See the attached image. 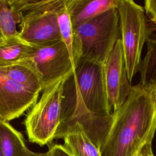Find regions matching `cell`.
<instances>
[{"mask_svg":"<svg viewBox=\"0 0 156 156\" xmlns=\"http://www.w3.org/2000/svg\"><path fill=\"white\" fill-rule=\"evenodd\" d=\"M156 132V107L141 84L132 86L123 105L113 115L108 133L100 147L102 156H133Z\"/></svg>","mask_w":156,"mask_h":156,"instance_id":"6da1fadb","label":"cell"},{"mask_svg":"<svg viewBox=\"0 0 156 156\" xmlns=\"http://www.w3.org/2000/svg\"><path fill=\"white\" fill-rule=\"evenodd\" d=\"M124 59L129 81L139 72L144 44L154 32L144 8L132 0H117Z\"/></svg>","mask_w":156,"mask_h":156,"instance_id":"7a4b0ae2","label":"cell"},{"mask_svg":"<svg viewBox=\"0 0 156 156\" xmlns=\"http://www.w3.org/2000/svg\"><path fill=\"white\" fill-rule=\"evenodd\" d=\"M73 30L80 57L104 63L121 38L118 11L110 9Z\"/></svg>","mask_w":156,"mask_h":156,"instance_id":"3957f363","label":"cell"},{"mask_svg":"<svg viewBox=\"0 0 156 156\" xmlns=\"http://www.w3.org/2000/svg\"><path fill=\"white\" fill-rule=\"evenodd\" d=\"M66 77L44 87L41 98L29 108L23 124L30 142L41 146L53 143L60 122L63 85Z\"/></svg>","mask_w":156,"mask_h":156,"instance_id":"277c9868","label":"cell"},{"mask_svg":"<svg viewBox=\"0 0 156 156\" xmlns=\"http://www.w3.org/2000/svg\"><path fill=\"white\" fill-rule=\"evenodd\" d=\"M112 120L113 115H99L90 111L65 80L61 105L60 122L55 139L61 138L69 126L78 122L90 140L100 149Z\"/></svg>","mask_w":156,"mask_h":156,"instance_id":"5b68a950","label":"cell"},{"mask_svg":"<svg viewBox=\"0 0 156 156\" xmlns=\"http://www.w3.org/2000/svg\"><path fill=\"white\" fill-rule=\"evenodd\" d=\"M66 82L90 111L112 115L108 111L104 63L81 57L76 63L74 71L67 76Z\"/></svg>","mask_w":156,"mask_h":156,"instance_id":"8992f818","label":"cell"},{"mask_svg":"<svg viewBox=\"0 0 156 156\" xmlns=\"http://www.w3.org/2000/svg\"><path fill=\"white\" fill-rule=\"evenodd\" d=\"M34 48L32 56L26 59L24 63L30 66L38 75L43 90L74 71L68 49L62 40L46 45L34 46Z\"/></svg>","mask_w":156,"mask_h":156,"instance_id":"52a82bcc","label":"cell"},{"mask_svg":"<svg viewBox=\"0 0 156 156\" xmlns=\"http://www.w3.org/2000/svg\"><path fill=\"white\" fill-rule=\"evenodd\" d=\"M104 71L108 111L113 115L125 102L132 89L127 77L121 38L105 60Z\"/></svg>","mask_w":156,"mask_h":156,"instance_id":"ba28073f","label":"cell"},{"mask_svg":"<svg viewBox=\"0 0 156 156\" xmlns=\"http://www.w3.org/2000/svg\"><path fill=\"white\" fill-rule=\"evenodd\" d=\"M39 94L0 73V121L20 117L37 101Z\"/></svg>","mask_w":156,"mask_h":156,"instance_id":"9c48e42d","label":"cell"},{"mask_svg":"<svg viewBox=\"0 0 156 156\" xmlns=\"http://www.w3.org/2000/svg\"><path fill=\"white\" fill-rule=\"evenodd\" d=\"M56 12H46L23 18L19 24V36L35 46L61 40Z\"/></svg>","mask_w":156,"mask_h":156,"instance_id":"30bf717a","label":"cell"},{"mask_svg":"<svg viewBox=\"0 0 156 156\" xmlns=\"http://www.w3.org/2000/svg\"><path fill=\"white\" fill-rule=\"evenodd\" d=\"M116 4L117 0H66V7L73 28L116 7Z\"/></svg>","mask_w":156,"mask_h":156,"instance_id":"8fae6325","label":"cell"},{"mask_svg":"<svg viewBox=\"0 0 156 156\" xmlns=\"http://www.w3.org/2000/svg\"><path fill=\"white\" fill-rule=\"evenodd\" d=\"M61 138L63 140V147L71 156H102L99 148L78 122L69 126Z\"/></svg>","mask_w":156,"mask_h":156,"instance_id":"7c38bea8","label":"cell"},{"mask_svg":"<svg viewBox=\"0 0 156 156\" xmlns=\"http://www.w3.org/2000/svg\"><path fill=\"white\" fill-rule=\"evenodd\" d=\"M32 46L19 35L4 39L0 42V67L20 64L32 56L34 51Z\"/></svg>","mask_w":156,"mask_h":156,"instance_id":"4fadbf2b","label":"cell"},{"mask_svg":"<svg viewBox=\"0 0 156 156\" xmlns=\"http://www.w3.org/2000/svg\"><path fill=\"white\" fill-rule=\"evenodd\" d=\"M0 148L3 156H25L29 151L23 135L8 122L1 121Z\"/></svg>","mask_w":156,"mask_h":156,"instance_id":"5bb4252c","label":"cell"},{"mask_svg":"<svg viewBox=\"0 0 156 156\" xmlns=\"http://www.w3.org/2000/svg\"><path fill=\"white\" fill-rule=\"evenodd\" d=\"M8 2L22 20L34 14L57 12L65 5V0H8Z\"/></svg>","mask_w":156,"mask_h":156,"instance_id":"9a60e30c","label":"cell"},{"mask_svg":"<svg viewBox=\"0 0 156 156\" xmlns=\"http://www.w3.org/2000/svg\"><path fill=\"white\" fill-rule=\"evenodd\" d=\"M56 15L62 40L68 49L75 68L76 63L81 57L77 50L73 25L66 7V0L65 5L56 12Z\"/></svg>","mask_w":156,"mask_h":156,"instance_id":"2e32d148","label":"cell"},{"mask_svg":"<svg viewBox=\"0 0 156 156\" xmlns=\"http://www.w3.org/2000/svg\"><path fill=\"white\" fill-rule=\"evenodd\" d=\"M21 21L20 16L12 10L8 0H0V32L2 38L19 35L16 25Z\"/></svg>","mask_w":156,"mask_h":156,"instance_id":"e0dca14e","label":"cell"},{"mask_svg":"<svg viewBox=\"0 0 156 156\" xmlns=\"http://www.w3.org/2000/svg\"><path fill=\"white\" fill-rule=\"evenodd\" d=\"M146 43L147 51L141 61L139 70L140 83L142 85L156 79V34H152Z\"/></svg>","mask_w":156,"mask_h":156,"instance_id":"ac0fdd59","label":"cell"},{"mask_svg":"<svg viewBox=\"0 0 156 156\" xmlns=\"http://www.w3.org/2000/svg\"><path fill=\"white\" fill-rule=\"evenodd\" d=\"M144 10L147 18L156 25V0H145Z\"/></svg>","mask_w":156,"mask_h":156,"instance_id":"d6986e66","label":"cell"},{"mask_svg":"<svg viewBox=\"0 0 156 156\" xmlns=\"http://www.w3.org/2000/svg\"><path fill=\"white\" fill-rule=\"evenodd\" d=\"M47 156H71L66 150L63 147V145L51 143L48 146Z\"/></svg>","mask_w":156,"mask_h":156,"instance_id":"ffe728a7","label":"cell"},{"mask_svg":"<svg viewBox=\"0 0 156 156\" xmlns=\"http://www.w3.org/2000/svg\"><path fill=\"white\" fill-rule=\"evenodd\" d=\"M152 141H149L146 143L133 156H154L152 151Z\"/></svg>","mask_w":156,"mask_h":156,"instance_id":"44dd1931","label":"cell"},{"mask_svg":"<svg viewBox=\"0 0 156 156\" xmlns=\"http://www.w3.org/2000/svg\"><path fill=\"white\" fill-rule=\"evenodd\" d=\"M151 95L152 101L156 107V79L149 82L145 85H143Z\"/></svg>","mask_w":156,"mask_h":156,"instance_id":"7402d4cb","label":"cell"},{"mask_svg":"<svg viewBox=\"0 0 156 156\" xmlns=\"http://www.w3.org/2000/svg\"><path fill=\"white\" fill-rule=\"evenodd\" d=\"M25 156H47V153H37L29 150Z\"/></svg>","mask_w":156,"mask_h":156,"instance_id":"603a6c76","label":"cell"},{"mask_svg":"<svg viewBox=\"0 0 156 156\" xmlns=\"http://www.w3.org/2000/svg\"><path fill=\"white\" fill-rule=\"evenodd\" d=\"M0 156H3L2 153V152H1V148H0Z\"/></svg>","mask_w":156,"mask_h":156,"instance_id":"cb8c5ba5","label":"cell"},{"mask_svg":"<svg viewBox=\"0 0 156 156\" xmlns=\"http://www.w3.org/2000/svg\"><path fill=\"white\" fill-rule=\"evenodd\" d=\"M2 38V35H1V32H0V38Z\"/></svg>","mask_w":156,"mask_h":156,"instance_id":"d4e9b609","label":"cell"},{"mask_svg":"<svg viewBox=\"0 0 156 156\" xmlns=\"http://www.w3.org/2000/svg\"><path fill=\"white\" fill-rule=\"evenodd\" d=\"M2 40V38H0V42H1V40Z\"/></svg>","mask_w":156,"mask_h":156,"instance_id":"484cf974","label":"cell"}]
</instances>
